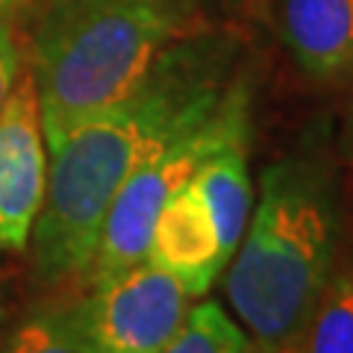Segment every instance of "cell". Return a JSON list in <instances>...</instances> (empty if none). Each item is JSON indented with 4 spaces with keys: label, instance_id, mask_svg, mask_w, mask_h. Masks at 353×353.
<instances>
[{
    "label": "cell",
    "instance_id": "obj_4",
    "mask_svg": "<svg viewBox=\"0 0 353 353\" xmlns=\"http://www.w3.org/2000/svg\"><path fill=\"white\" fill-rule=\"evenodd\" d=\"M250 80L245 71H239L212 112L171 136L121 183L106 209L92 268L85 274L88 283L106 280L148 259L150 233L165 201L180 192L203 159H209L227 141L250 136Z\"/></svg>",
    "mask_w": 353,
    "mask_h": 353
},
{
    "label": "cell",
    "instance_id": "obj_9",
    "mask_svg": "<svg viewBox=\"0 0 353 353\" xmlns=\"http://www.w3.org/2000/svg\"><path fill=\"white\" fill-rule=\"evenodd\" d=\"M248 141L250 136H239L215 150L192 176V189L203 201L215 233L224 250V259L236 253L241 236H245L250 209H253V183L248 165Z\"/></svg>",
    "mask_w": 353,
    "mask_h": 353
},
{
    "label": "cell",
    "instance_id": "obj_3",
    "mask_svg": "<svg viewBox=\"0 0 353 353\" xmlns=\"http://www.w3.org/2000/svg\"><path fill=\"white\" fill-rule=\"evenodd\" d=\"M30 77L48 150L132 92L176 39L194 30L183 0H39Z\"/></svg>",
    "mask_w": 353,
    "mask_h": 353
},
{
    "label": "cell",
    "instance_id": "obj_13",
    "mask_svg": "<svg viewBox=\"0 0 353 353\" xmlns=\"http://www.w3.org/2000/svg\"><path fill=\"white\" fill-rule=\"evenodd\" d=\"M21 74H24V53H21L12 21L0 18V109H3L6 97L12 94Z\"/></svg>",
    "mask_w": 353,
    "mask_h": 353
},
{
    "label": "cell",
    "instance_id": "obj_5",
    "mask_svg": "<svg viewBox=\"0 0 353 353\" xmlns=\"http://www.w3.org/2000/svg\"><path fill=\"white\" fill-rule=\"evenodd\" d=\"M88 285L77 312L97 353H162L192 306V294L148 259Z\"/></svg>",
    "mask_w": 353,
    "mask_h": 353
},
{
    "label": "cell",
    "instance_id": "obj_2",
    "mask_svg": "<svg viewBox=\"0 0 353 353\" xmlns=\"http://www.w3.org/2000/svg\"><path fill=\"white\" fill-rule=\"evenodd\" d=\"M341 256V183L324 145L265 165L224 297L259 353H292Z\"/></svg>",
    "mask_w": 353,
    "mask_h": 353
},
{
    "label": "cell",
    "instance_id": "obj_15",
    "mask_svg": "<svg viewBox=\"0 0 353 353\" xmlns=\"http://www.w3.org/2000/svg\"><path fill=\"white\" fill-rule=\"evenodd\" d=\"M345 150H347V159L353 165V121H350V127H347V139H345Z\"/></svg>",
    "mask_w": 353,
    "mask_h": 353
},
{
    "label": "cell",
    "instance_id": "obj_7",
    "mask_svg": "<svg viewBox=\"0 0 353 353\" xmlns=\"http://www.w3.org/2000/svg\"><path fill=\"white\" fill-rule=\"evenodd\" d=\"M148 262L171 274L192 297L209 294L221 271L227 268L215 224L192 189V180L159 209L148 245Z\"/></svg>",
    "mask_w": 353,
    "mask_h": 353
},
{
    "label": "cell",
    "instance_id": "obj_12",
    "mask_svg": "<svg viewBox=\"0 0 353 353\" xmlns=\"http://www.w3.org/2000/svg\"><path fill=\"white\" fill-rule=\"evenodd\" d=\"M162 353H259L253 339L218 301L189 306L180 330Z\"/></svg>",
    "mask_w": 353,
    "mask_h": 353
},
{
    "label": "cell",
    "instance_id": "obj_8",
    "mask_svg": "<svg viewBox=\"0 0 353 353\" xmlns=\"http://www.w3.org/2000/svg\"><path fill=\"white\" fill-rule=\"evenodd\" d=\"M289 57L309 80L353 77V0H274Z\"/></svg>",
    "mask_w": 353,
    "mask_h": 353
},
{
    "label": "cell",
    "instance_id": "obj_1",
    "mask_svg": "<svg viewBox=\"0 0 353 353\" xmlns=\"http://www.w3.org/2000/svg\"><path fill=\"white\" fill-rule=\"evenodd\" d=\"M239 71V39L192 30L132 92L48 150V194L27 245L39 283L65 285L85 277L121 183L171 136L212 112Z\"/></svg>",
    "mask_w": 353,
    "mask_h": 353
},
{
    "label": "cell",
    "instance_id": "obj_14",
    "mask_svg": "<svg viewBox=\"0 0 353 353\" xmlns=\"http://www.w3.org/2000/svg\"><path fill=\"white\" fill-rule=\"evenodd\" d=\"M39 0H0V18L3 21H15L21 15H27Z\"/></svg>",
    "mask_w": 353,
    "mask_h": 353
},
{
    "label": "cell",
    "instance_id": "obj_6",
    "mask_svg": "<svg viewBox=\"0 0 353 353\" xmlns=\"http://www.w3.org/2000/svg\"><path fill=\"white\" fill-rule=\"evenodd\" d=\"M48 141L30 71L0 109V250L24 253L48 194Z\"/></svg>",
    "mask_w": 353,
    "mask_h": 353
},
{
    "label": "cell",
    "instance_id": "obj_11",
    "mask_svg": "<svg viewBox=\"0 0 353 353\" xmlns=\"http://www.w3.org/2000/svg\"><path fill=\"white\" fill-rule=\"evenodd\" d=\"M0 353H97L74 303L32 309L0 339Z\"/></svg>",
    "mask_w": 353,
    "mask_h": 353
},
{
    "label": "cell",
    "instance_id": "obj_10",
    "mask_svg": "<svg viewBox=\"0 0 353 353\" xmlns=\"http://www.w3.org/2000/svg\"><path fill=\"white\" fill-rule=\"evenodd\" d=\"M292 353H353V250H341Z\"/></svg>",
    "mask_w": 353,
    "mask_h": 353
}]
</instances>
